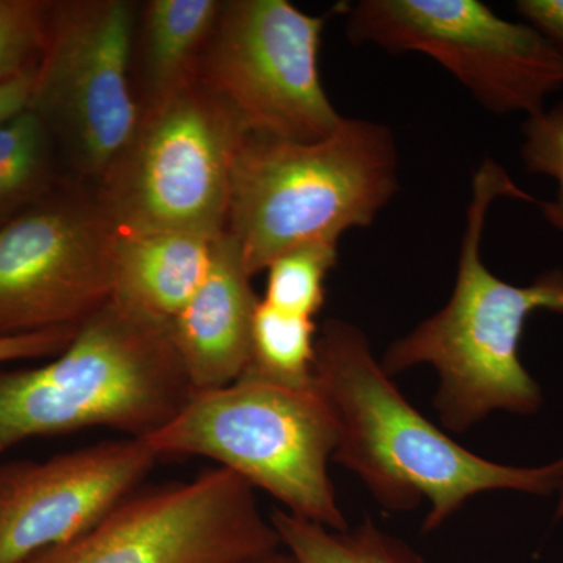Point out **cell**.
<instances>
[{
  "mask_svg": "<svg viewBox=\"0 0 563 563\" xmlns=\"http://www.w3.org/2000/svg\"><path fill=\"white\" fill-rule=\"evenodd\" d=\"M313 383L336 424L332 462L354 473L387 512L429 503L422 532L442 528L474 496L558 493L563 455L540 466L488 461L455 442L407 401L374 357L366 333L332 318L318 331Z\"/></svg>",
  "mask_w": 563,
  "mask_h": 563,
  "instance_id": "1",
  "label": "cell"
},
{
  "mask_svg": "<svg viewBox=\"0 0 563 563\" xmlns=\"http://www.w3.org/2000/svg\"><path fill=\"white\" fill-rule=\"evenodd\" d=\"M539 203L493 158L472 184L457 277L442 310L395 340L380 357L388 376L429 365L439 377L433 407L443 428L463 433L495 412L533 415L542 387L521 362L520 342L532 313L563 314V268L547 269L529 285L499 279L483 261V236L496 199Z\"/></svg>",
  "mask_w": 563,
  "mask_h": 563,
  "instance_id": "2",
  "label": "cell"
},
{
  "mask_svg": "<svg viewBox=\"0 0 563 563\" xmlns=\"http://www.w3.org/2000/svg\"><path fill=\"white\" fill-rule=\"evenodd\" d=\"M195 393L172 322L110 299L46 365L0 372V461L25 440L98 426L146 439Z\"/></svg>",
  "mask_w": 563,
  "mask_h": 563,
  "instance_id": "3",
  "label": "cell"
},
{
  "mask_svg": "<svg viewBox=\"0 0 563 563\" xmlns=\"http://www.w3.org/2000/svg\"><path fill=\"white\" fill-rule=\"evenodd\" d=\"M398 169L395 135L380 122L343 118L307 143L247 133L225 233L254 277L284 252L373 224L399 190Z\"/></svg>",
  "mask_w": 563,
  "mask_h": 563,
  "instance_id": "4",
  "label": "cell"
},
{
  "mask_svg": "<svg viewBox=\"0 0 563 563\" xmlns=\"http://www.w3.org/2000/svg\"><path fill=\"white\" fill-rule=\"evenodd\" d=\"M143 440L158 459H211L287 512L332 531L350 529L329 474L336 424L314 383L295 387L244 373L225 387L195 393Z\"/></svg>",
  "mask_w": 563,
  "mask_h": 563,
  "instance_id": "5",
  "label": "cell"
},
{
  "mask_svg": "<svg viewBox=\"0 0 563 563\" xmlns=\"http://www.w3.org/2000/svg\"><path fill=\"white\" fill-rule=\"evenodd\" d=\"M247 131L201 81L141 113L101 177L99 201L122 231L225 232Z\"/></svg>",
  "mask_w": 563,
  "mask_h": 563,
  "instance_id": "6",
  "label": "cell"
},
{
  "mask_svg": "<svg viewBox=\"0 0 563 563\" xmlns=\"http://www.w3.org/2000/svg\"><path fill=\"white\" fill-rule=\"evenodd\" d=\"M346 11L352 43L428 55L492 113L533 117L563 87L550 41L479 0H361Z\"/></svg>",
  "mask_w": 563,
  "mask_h": 563,
  "instance_id": "7",
  "label": "cell"
},
{
  "mask_svg": "<svg viewBox=\"0 0 563 563\" xmlns=\"http://www.w3.org/2000/svg\"><path fill=\"white\" fill-rule=\"evenodd\" d=\"M136 9L125 0L51 3L29 110L62 143L77 172L101 177L141 121L132 81Z\"/></svg>",
  "mask_w": 563,
  "mask_h": 563,
  "instance_id": "8",
  "label": "cell"
},
{
  "mask_svg": "<svg viewBox=\"0 0 563 563\" xmlns=\"http://www.w3.org/2000/svg\"><path fill=\"white\" fill-rule=\"evenodd\" d=\"M325 21L288 0L222 2L198 80L252 135L324 139L343 121L318 66Z\"/></svg>",
  "mask_w": 563,
  "mask_h": 563,
  "instance_id": "9",
  "label": "cell"
},
{
  "mask_svg": "<svg viewBox=\"0 0 563 563\" xmlns=\"http://www.w3.org/2000/svg\"><path fill=\"white\" fill-rule=\"evenodd\" d=\"M280 550L255 488L220 466L135 492L84 536L24 563H251Z\"/></svg>",
  "mask_w": 563,
  "mask_h": 563,
  "instance_id": "10",
  "label": "cell"
},
{
  "mask_svg": "<svg viewBox=\"0 0 563 563\" xmlns=\"http://www.w3.org/2000/svg\"><path fill=\"white\" fill-rule=\"evenodd\" d=\"M117 236L99 198L55 190L0 229V336L80 328L113 296Z\"/></svg>",
  "mask_w": 563,
  "mask_h": 563,
  "instance_id": "11",
  "label": "cell"
},
{
  "mask_svg": "<svg viewBox=\"0 0 563 563\" xmlns=\"http://www.w3.org/2000/svg\"><path fill=\"white\" fill-rule=\"evenodd\" d=\"M157 461L150 444L129 437L47 461L0 462V563L84 536L139 492Z\"/></svg>",
  "mask_w": 563,
  "mask_h": 563,
  "instance_id": "12",
  "label": "cell"
},
{
  "mask_svg": "<svg viewBox=\"0 0 563 563\" xmlns=\"http://www.w3.org/2000/svg\"><path fill=\"white\" fill-rule=\"evenodd\" d=\"M251 280L239 246L222 233L206 279L172 322L174 346L196 393L235 383L250 365L261 302Z\"/></svg>",
  "mask_w": 563,
  "mask_h": 563,
  "instance_id": "13",
  "label": "cell"
},
{
  "mask_svg": "<svg viewBox=\"0 0 563 563\" xmlns=\"http://www.w3.org/2000/svg\"><path fill=\"white\" fill-rule=\"evenodd\" d=\"M218 236L118 229L111 299L133 312L173 322L206 279Z\"/></svg>",
  "mask_w": 563,
  "mask_h": 563,
  "instance_id": "14",
  "label": "cell"
},
{
  "mask_svg": "<svg viewBox=\"0 0 563 563\" xmlns=\"http://www.w3.org/2000/svg\"><path fill=\"white\" fill-rule=\"evenodd\" d=\"M218 0H151L141 9V111L158 106L198 80L203 49L220 14Z\"/></svg>",
  "mask_w": 563,
  "mask_h": 563,
  "instance_id": "15",
  "label": "cell"
},
{
  "mask_svg": "<svg viewBox=\"0 0 563 563\" xmlns=\"http://www.w3.org/2000/svg\"><path fill=\"white\" fill-rule=\"evenodd\" d=\"M282 548L296 563H424L409 544L365 520L347 531H332L276 509L269 515Z\"/></svg>",
  "mask_w": 563,
  "mask_h": 563,
  "instance_id": "16",
  "label": "cell"
},
{
  "mask_svg": "<svg viewBox=\"0 0 563 563\" xmlns=\"http://www.w3.org/2000/svg\"><path fill=\"white\" fill-rule=\"evenodd\" d=\"M54 150V136L32 110L0 129V229L55 190Z\"/></svg>",
  "mask_w": 563,
  "mask_h": 563,
  "instance_id": "17",
  "label": "cell"
},
{
  "mask_svg": "<svg viewBox=\"0 0 563 563\" xmlns=\"http://www.w3.org/2000/svg\"><path fill=\"white\" fill-rule=\"evenodd\" d=\"M318 331L312 318L282 312L261 299L252 322L251 362L244 373L295 387L312 385Z\"/></svg>",
  "mask_w": 563,
  "mask_h": 563,
  "instance_id": "18",
  "label": "cell"
},
{
  "mask_svg": "<svg viewBox=\"0 0 563 563\" xmlns=\"http://www.w3.org/2000/svg\"><path fill=\"white\" fill-rule=\"evenodd\" d=\"M340 242H314L284 252L265 269L263 302L282 312L312 318L325 302V280L339 262Z\"/></svg>",
  "mask_w": 563,
  "mask_h": 563,
  "instance_id": "19",
  "label": "cell"
},
{
  "mask_svg": "<svg viewBox=\"0 0 563 563\" xmlns=\"http://www.w3.org/2000/svg\"><path fill=\"white\" fill-rule=\"evenodd\" d=\"M49 2L0 0V81L38 65L49 24Z\"/></svg>",
  "mask_w": 563,
  "mask_h": 563,
  "instance_id": "20",
  "label": "cell"
},
{
  "mask_svg": "<svg viewBox=\"0 0 563 563\" xmlns=\"http://www.w3.org/2000/svg\"><path fill=\"white\" fill-rule=\"evenodd\" d=\"M521 162L525 172L553 177L558 192L553 201L540 202L544 220L563 233V101L526 118L521 128Z\"/></svg>",
  "mask_w": 563,
  "mask_h": 563,
  "instance_id": "21",
  "label": "cell"
},
{
  "mask_svg": "<svg viewBox=\"0 0 563 563\" xmlns=\"http://www.w3.org/2000/svg\"><path fill=\"white\" fill-rule=\"evenodd\" d=\"M77 329H49L25 335L0 336V365L27 358L55 357L69 346Z\"/></svg>",
  "mask_w": 563,
  "mask_h": 563,
  "instance_id": "22",
  "label": "cell"
},
{
  "mask_svg": "<svg viewBox=\"0 0 563 563\" xmlns=\"http://www.w3.org/2000/svg\"><path fill=\"white\" fill-rule=\"evenodd\" d=\"M515 11L542 33L563 58V0H518Z\"/></svg>",
  "mask_w": 563,
  "mask_h": 563,
  "instance_id": "23",
  "label": "cell"
},
{
  "mask_svg": "<svg viewBox=\"0 0 563 563\" xmlns=\"http://www.w3.org/2000/svg\"><path fill=\"white\" fill-rule=\"evenodd\" d=\"M35 69L0 81V129L31 106Z\"/></svg>",
  "mask_w": 563,
  "mask_h": 563,
  "instance_id": "24",
  "label": "cell"
},
{
  "mask_svg": "<svg viewBox=\"0 0 563 563\" xmlns=\"http://www.w3.org/2000/svg\"><path fill=\"white\" fill-rule=\"evenodd\" d=\"M251 563H296V561L282 548L277 553L266 555V558L258 559V561Z\"/></svg>",
  "mask_w": 563,
  "mask_h": 563,
  "instance_id": "25",
  "label": "cell"
},
{
  "mask_svg": "<svg viewBox=\"0 0 563 563\" xmlns=\"http://www.w3.org/2000/svg\"><path fill=\"white\" fill-rule=\"evenodd\" d=\"M555 495H558V506H555V518H558V520H561V518H563V481L561 487H559V490L558 493H555Z\"/></svg>",
  "mask_w": 563,
  "mask_h": 563,
  "instance_id": "26",
  "label": "cell"
}]
</instances>
